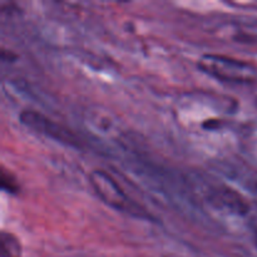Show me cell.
<instances>
[{
    "label": "cell",
    "instance_id": "5",
    "mask_svg": "<svg viewBox=\"0 0 257 257\" xmlns=\"http://www.w3.org/2000/svg\"><path fill=\"white\" fill-rule=\"evenodd\" d=\"M22 246L15 236L5 231L2 232V257H20Z\"/></svg>",
    "mask_w": 257,
    "mask_h": 257
},
{
    "label": "cell",
    "instance_id": "1",
    "mask_svg": "<svg viewBox=\"0 0 257 257\" xmlns=\"http://www.w3.org/2000/svg\"><path fill=\"white\" fill-rule=\"evenodd\" d=\"M89 180L95 193L109 207L114 208L119 212L127 213L132 217L142 218V220H153L152 215L142 205L132 200L118 185L117 181L112 176L108 175L107 172L102 170L93 171L89 176Z\"/></svg>",
    "mask_w": 257,
    "mask_h": 257
},
{
    "label": "cell",
    "instance_id": "2",
    "mask_svg": "<svg viewBox=\"0 0 257 257\" xmlns=\"http://www.w3.org/2000/svg\"><path fill=\"white\" fill-rule=\"evenodd\" d=\"M201 70L211 77L230 83H251L256 78V68L250 62L225 57L206 54L198 62Z\"/></svg>",
    "mask_w": 257,
    "mask_h": 257
},
{
    "label": "cell",
    "instance_id": "4",
    "mask_svg": "<svg viewBox=\"0 0 257 257\" xmlns=\"http://www.w3.org/2000/svg\"><path fill=\"white\" fill-rule=\"evenodd\" d=\"M208 198L215 207L221 208V210L227 208L231 212L238 213V215H245L248 210L247 203L242 200V197L230 188L215 190Z\"/></svg>",
    "mask_w": 257,
    "mask_h": 257
},
{
    "label": "cell",
    "instance_id": "3",
    "mask_svg": "<svg viewBox=\"0 0 257 257\" xmlns=\"http://www.w3.org/2000/svg\"><path fill=\"white\" fill-rule=\"evenodd\" d=\"M19 119L28 128L55 141V142H59L62 145L68 146V147L75 148H79L82 146L79 137L72 130L60 124V123H57L55 120L50 119L47 115L37 112V110H23L19 115Z\"/></svg>",
    "mask_w": 257,
    "mask_h": 257
},
{
    "label": "cell",
    "instance_id": "6",
    "mask_svg": "<svg viewBox=\"0 0 257 257\" xmlns=\"http://www.w3.org/2000/svg\"><path fill=\"white\" fill-rule=\"evenodd\" d=\"M2 188L5 192H9L12 195H15L19 191V183L17 182V178L12 175L10 172H8L4 167L2 170Z\"/></svg>",
    "mask_w": 257,
    "mask_h": 257
}]
</instances>
